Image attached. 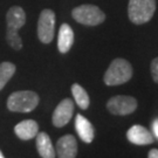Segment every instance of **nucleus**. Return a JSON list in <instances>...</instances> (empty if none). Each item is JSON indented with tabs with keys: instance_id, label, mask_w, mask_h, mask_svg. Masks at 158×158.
<instances>
[{
	"instance_id": "f257e3e1",
	"label": "nucleus",
	"mask_w": 158,
	"mask_h": 158,
	"mask_svg": "<svg viewBox=\"0 0 158 158\" xmlns=\"http://www.w3.org/2000/svg\"><path fill=\"white\" fill-rule=\"evenodd\" d=\"M25 23H26V14L21 7L13 6L8 10L6 14V23H7L6 40L7 44L15 51H20L23 48V41L18 32L25 25Z\"/></svg>"
},
{
	"instance_id": "f03ea898",
	"label": "nucleus",
	"mask_w": 158,
	"mask_h": 158,
	"mask_svg": "<svg viewBox=\"0 0 158 158\" xmlns=\"http://www.w3.org/2000/svg\"><path fill=\"white\" fill-rule=\"evenodd\" d=\"M132 77V66L125 59L117 57L113 60L103 76L107 85H119L128 82Z\"/></svg>"
},
{
	"instance_id": "7ed1b4c3",
	"label": "nucleus",
	"mask_w": 158,
	"mask_h": 158,
	"mask_svg": "<svg viewBox=\"0 0 158 158\" xmlns=\"http://www.w3.org/2000/svg\"><path fill=\"white\" fill-rule=\"evenodd\" d=\"M156 11V0H129L128 17L135 25H143L152 19Z\"/></svg>"
},
{
	"instance_id": "20e7f679",
	"label": "nucleus",
	"mask_w": 158,
	"mask_h": 158,
	"mask_svg": "<svg viewBox=\"0 0 158 158\" xmlns=\"http://www.w3.org/2000/svg\"><path fill=\"white\" fill-rule=\"evenodd\" d=\"M39 96L31 90L15 91L10 95L7 100L8 110L14 113H29L34 110L39 104Z\"/></svg>"
},
{
	"instance_id": "39448f33",
	"label": "nucleus",
	"mask_w": 158,
	"mask_h": 158,
	"mask_svg": "<svg viewBox=\"0 0 158 158\" xmlns=\"http://www.w3.org/2000/svg\"><path fill=\"white\" fill-rule=\"evenodd\" d=\"M74 20L85 26H97L106 20V14L95 5H81L72 11Z\"/></svg>"
},
{
	"instance_id": "423d86ee",
	"label": "nucleus",
	"mask_w": 158,
	"mask_h": 158,
	"mask_svg": "<svg viewBox=\"0 0 158 158\" xmlns=\"http://www.w3.org/2000/svg\"><path fill=\"white\" fill-rule=\"evenodd\" d=\"M55 34V13L46 8L40 13L38 21V38L42 44H51Z\"/></svg>"
},
{
	"instance_id": "0eeeda50",
	"label": "nucleus",
	"mask_w": 158,
	"mask_h": 158,
	"mask_svg": "<svg viewBox=\"0 0 158 158\" xmlns=\"http://www.w3.org/2000/svg\"><path fill=\"white\" fill-rule=\"evenodd\" d=\"M107 108L113 115L125 116L132 114L137 109V100L128 95L114 96L108 101Z\"/></svg>"
},
{
	"instance_id": "6e6552de",
	"label": "nucleus",
	"mask_w": 158,
	"mask_h": 158,
	"mask_svg": "<svg viewBox=\"0 0 158 158\" xmlns=\"http://www.w3.org/2000/svg\"><path fill=\"white\" fill-rule=\"evenodd\" d=\"M74 114V102L70 98H64L57 104L55 108L53 116H52V122L56 128H62L68 122L72 119Z\"/></svg>"
},
{
	"instance_id": "1a4fd4ad",
	"label": "nucleus",
	"mask_w": 158,
	"mask_h": 158,
	"mask_svg": "<svg viewBox=\"0 0 158 158\" xmlns=\"http://www.w3.org/2000/svg\"><path fill=\"white\" fill-rule=\"evenodd\" d=\"M56 152L59 158H75L77 155V142L73 135L62 136L56 143Z\"/></svg>"
},
{
	"instance_id": "9d476101",
	"label": "nucleus",
	"mask_w": 158,
	"mask_h": 158,
	"mask_svg": "<svg viewBox=\"0 0 158 158\" xmlns=\"http://www.w3.org/2000/svg\"><path fill=\"white\" fill-rule=\"evenodd\" d=\"M127 138L130 143L136 144V145H148L153 143L155 138H153L152 134L144 128L143 125H132L128 132H127Z\"/></svg>"
},
{
	"instance_id": "9b49d317",
	"label": "nucleus",
	"mask_w": 158,
	"mask_h": 158,
	"mask_svg": "<svg viewBox=\"0 0 158 158\" xmlns=\"http://www.w3.org/2000/svg\"><path fill=\"white\" fill-rule=\"evenodd\" d=\"M75 129L79 137L85 142V143H91L94 137H95V130L94 127L89 122V119H87L81 114H77L75 117Z\"/></svg>"
},
{
	"instance_id": "f8f14e48",
	"label": "nucleus",
	"mask_w": 158,
	"mask_h": 158,
	"mask_svg": "<svg viewBox=\"0 0 158 158\" xmlns=\"http://www.w3.org/2000/svg\"><path fill=\"white\" fill-rule=\"evenodd\" d=\"M14 132L20 139L29 141L38 135L39 125L33 119H25L14 127Z\"/></svg>"
},
{
	"instance_id": "ddd939ff",
	"label": "nucleus",
	"mask_w": 158,
	"mask_h": 158,
	"mask_svg": "<svg viewBox=\"0 0 158 158\" xmlns=\"http://www.w3.org/2000/svg\"><path fill=\"white\" fill-rule=\"evenodd\" d=\"M74 44V32L68 23H62L59 29V38H57V48L59 52L66 54L70 51Z\"/></svg>"
},
{
	"instance_id": "4468645a",
	"label": "nucleus",
	"mask_w": 158,
	"mask_h": 158,
	"mask_svg": "<svg viewBox=\"0 0 158 158\" xmlns=\"http://www.w3.org/2000/svg\"><path fill=\"white\" fill-rule=\"evenodd\" d=\"M36 137V149L42 158H55L56 152L53 147L51 137L46 132H38Z\"/></svg>"
},
{
	"instance_id": "2eb2a0df",
	"label": "nucleus",
	"mask_w": 158,
	"mask_h": 158,
	"mask_svg": "<svg viewBox=\"0 0 158 158\" xmlns=\"http://www.w3.org/2000/svg\"><path fill=\"white\" fill-rule=\"evenodd\" d=\"M72 94L74 96V100L76 102V104L79 106L81 109H88L89 104H90V100H89V96L88 93L85 90L83 87H81L77 83H74L72 85Z\"/></svg>"
},
{
	"instance_id": "dca6fc26",
	"label": "nucleus",
	"mask_w": 158,
	"mask_h": 158,
	"mask_svg": "<svg viewBox=\"0 0 158 158\" xmlns=\"http://www.w3.org/2000/svg\"><path fill=\"white\" fill-rule=\"evenodd\" d=\"M15 73V66L12 62L0 63V90L6 85Z\"/></svg>"
},
{
	"instance_id": "f3484780",
	"label": "nucleus",
	"mask_w": 158,
	"mask_h": 158,
	"mask_svg": "<svg viewBox=\"0 0 158 158\" xmlns=\"http://www.w3.org/2000/svg\"><path fill=\"white\" fill-rule=\"evenodd\" d=\"M150 72H151L152 80L158 85V56L155 57L152 61H151V64H150Z\"/></svg>"
},
{
	"instance_id": "a211bd4d",
	"label": "nucleus",
	"mask_w": 158,
	"mask_h": 158,
	"mask_svg": "<svg viewBox=\"0 0 158 158\" xmlns=\"http://www.w3.org/2000/svg\"><path fill=\"white\" fill-rule=\"evenodd\" d=\"M152 131H153V135L156 136L158 138V118H156L155 121L152 122Z\"/></svg>"
},
{
	"instance_id": "6ab92c4d",
	"label": "nucleus",
	"mask_w": 158,
	"mask_h": 158,
	"mask_svg": "<svg viewBox=\"0 0 158 158\" xmlns=\"http://www.w3.org/2000/svg\"><path fill=\"white\" fill-rule=\"evenodd\" d=\"M148 158H158V149H152V150H150Z\"/></svg>"
},
{
	"instance_id": "aec40b11",
	"label": "nucleus",
	"mask_w": 158,
	"mask_h": 158,
	"mask_svg": "<svg viewBox=\"0 0 158 158\" xmlns=\"http://www.w3.org/2000/svg\"><path fill=\"white\" fill-rule=\"evenodd\" d=\"M0 158H5L4 157V155H2V152H1V150H0Z\"/></svg>"
}]
</instances>
